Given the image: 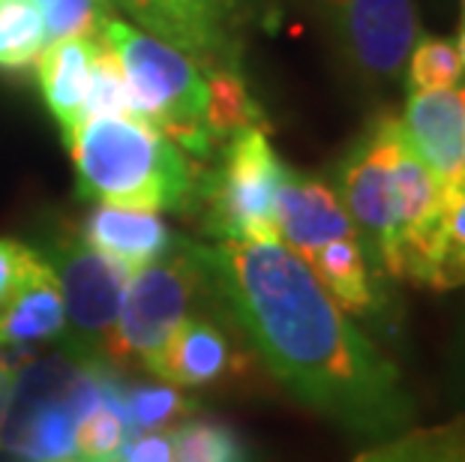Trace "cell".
<instances>
[{"label":"cell","instance_id":"cell-1","mask_svg":"<svg viewBox=\"0 0 465 462\" xmlns=\"http://www.w3.org/2000/svg\"><path fill=\"white\" fill-rule=\"evenodd\" d=\"M216 303L267 372L303 406L358 436H393L414 415L400 369L280 241L202 243Z\"/></svg>","mask_w":465,"mask_h":462},{"label":"cell","instance_id":"cell-2","mask_svg":"<svg viewBox=\"0 0 465 462\" xmlns=\"http://www.w3.org/2000/svg\"><path fill=\"white\" fill-rule=\"evenodd\" d=\"M336 195L379 273L423 285L444 186L411 151L397 114H381L342 156Z\"/></svg>","mask_w":465,"mask_h":462},{"label":"cell","instance_id":"cell-3","mask_svg":"<svg viewBox=\"0 0 465 462\" xmlns=\"http://www.w3.org/2000/svg\"><path fill=\"white\" fill-rule=\"evenodd\" d=\"M78 195L142 211H193L199 174L174 142L135 117H87L66 135Z\"/></svg>","mask_w":465,"mask_h":462},{"label":"cell","instance_id":"cell-4","mask_svg":"<svg viewBox=\"0 0 465 462\" xmlns=\"http://www.w3.org/2000/svg\"><path fill=\"white\" fill-rule=\"evenodd\" d=\"M121 390L117 363L69 346L18 360L0 420V447L27 462L73 459L78 420Z\"/></svg>","mask_w":465,"mask_h":462},{"label":"cell","instance_id":"cell-5","mask_svg":"<svg viewBox=\"0 0 465 462\" xmlns=\"http://www.w3.org/2000/svg\"><path fill=\"white\" fill-rule=\"evenodd\" d=\"M100 36L121 57L142 121L199 162L211 160L220 142L207 130V78L202 66L181 48L135 31L114 15L105 18Z\"/></svg>","mask_w":465,"mask_h":462},{"label":"cell","instance_id":"cell-6","mask_svg":"<svg viewBox=\"0 0 465 462\" xmlns=\"http://www.w3.org/2000/svg\"><path fill=\"white\" fill-rule=\"evenodd\" d=\"M211 291L202 243L177 238L163 259L133 270L124 310L108 342V360L133 363L151 372L177 324L190 319L195 303Z\"/></svg>","mask_w":465,"mask_h":462},{"label":"cell","instance_id":"cell-7","mask_svg":"<svg viewBox=\"0 0 465 462\" xmlns=\"http://www.w3.org/2000/svg\"><path fill=\"white\" fill-rule=\"evenodd\" d=\"M285 165L276 156L262 126L232 135L223 147L220 165L204 172L195 190L202 225L220 241H280L276 231V195L285 181Z\"/></svg>","mask_w":465,"mask_h":462},{"label":"cell","instance_id":"cell-8","mask_svg":"<svg viewBox=\"0 0 465 462\" xmlns=\"http://www.w3.org/2000/svg\"><path fill=\"white\" fill-rule=\"evenodd\" d=\"M39 252L52 264L61 282L66 310V330L61 337L64 346L84 351V355L108 358V342L124 310L133 270L87 243L82 231L57 234Z\"/></svg>","mask_w":465,"mask_h":462},{"label":"cell","instance_id":"cell-9","mask_svg":"<svg viewBox=\"0 0 465 462\" xmlns=\"http://www.w3.org/2000/svg\"><path fill=\"white\" fill-rule=\"evenodd\" d=\"M358 70L397 78L420 36L414 0H312Z\"/></svg>","mask_w":465,"mask_h":462},{"label":"cell","instance_id":"cell-10","mask_svg":"<svg viewBox=\"0 0 465 462\" xmlns=\"http://www.w3.org/2000/svg\"><path fill=\"white\" fill-rule=\"evenodd\" d=\"M223 310V307H220ZM252 346L229 312L190 316L177 324L151 376L174 388H223L246 381L252 372Z\"/></svg>","mask_w":465,"mask_h":462},{"label":"cell","instance_id":"cell-11","mask_svg":"<svg viewBox=\"0 0 465 462\" xmlns=\"http://www.w3.org/2000/svg\"><path fill=\"white\" fill-rule=\"evenodd\" d=\"M237 0H138L130 18L211 70H237L232 25Z\"/></svg>","mask_w":465,"mask_h":462},{"label":"cell","instance_id":"cell-12","mask_svg":"<svg viewBox=\"0 0 465 462\" xmlns=\"http://www.w3.org/2000/svg\"><path fill=\"white\" fill-rule=\"evenodd\" d=\"M402 133L420 162L450 186L465 174V84L411 91L402 108Z\"/></svg>","mask_w":465,"mask_h":462},{"label":"cell","instance_id":"cell-13","mask_svg":"<svg viewBox=\"0 0 465 462\" xmlns=\"http://www.w3.org/2000/svg\"><path fill=\"white\" fill-rule=\"evenodd\" d=\"M276 231L282 247H289L303 261L328 243L358 234L336 190L294 169L285 172L276 195Z\"/></svg>","mask_w":465,"mask_h":462},{"label":"cell","instance_id":"cell-14","mask_svg":"<svg viewBox=\"0 0 465 462\" xmlns=\"http://www.w3.org/2000/svg\"><path fill=\"white\" fill-rule=\"evenodd\" d=\"M66 330V310L61 282L43 252H27L25 268L0 312V346H31L61 339Z\"/></svg>","mask_w":465,"mask_h":462},{"label":"cell","instance_id":"cell-15","mask_svg":"<svg viewBox=\"0 0 465 462\" xmlns=\"http://www.w3.org/2000/svg\"><path fill=\"white\" fill-rule=\"evenodd\" d=\"M82 238L94 243L96 250L112 255L130 270L144 268L156 259H163L177 243L174 231L156 216V211L124 208V204H103L84 216Z\"/></svg>","mask_w":465,"mask_h":462},{"label":"cell","instance_id":"cell-16","mask_svg":"<svg viewBox=\"0 0 465 462\" xmlns=\"http://www.w3.org/2000/svg\"><path fill=\"white\" fill-rule=\"evenodd\" d=\"M94 48H96V36H64V39H52L36 57L39 87H43L48 112L61 123L64 139L82 123Z\"/></svg>","mask_w":465,"mask_h":462},{"label":"cell","instance_id":"cell-17","mask_svg":"<svg viewBox=\"0 0 465 462\" xmlns=\"http://www.w3.org/2000/svg\"><path fill=\"white\" fill-rule=\"evenodd\" d=\"M315 280L324 285V291L336 300L345 316H372L381 303L379 291V268L366 255L361 238H342L322 247L306 259Z\"/></svg>","mask_w":465,"mask_h":462},{"label":"cell","instance_id":"cell-18","mask_svg":"<svg viewBox=\"0 0 465 462\" xmlns=\"http://www.w3.org/2000/svg\"><path fill=\"white\" fill-rule=\"evenodd\" d=\"M354 462H465V418L439 427L405 429L366 447Z\"/></svg>","mask_w":465,"mask_h":462},{"label":"cell","instance_id":"cell-19","mask_svg":"<svg viewBox=\"0 0 465 462\" xmlns=\"http://www.w3.org/2000/svg\"><path fill=\"white\" fill-rule=\"evenodd\" d=\"M423 285L435 291H450L465 285V174L444 186L441 220L435 229Z\"/></svg>","mask_w":465,"mask_h":462},{"label":"cell","instance_id":"cell-20","mask_svg":"<svg viewBox=\"0 0 465 462\" xmlns=\"http://www.w3.org/2000/svg\"><path fill=\"white\" fill-rule=\"evenodd\" d=\"M121 408L130 432H153V429H174L177 424L190 420L199 411V402L190 399L181 388L168 381H124Z\"/></svg>","mask_w":465,"mask_h":462},{"label":"cell","instance_id":"cell-21","mask_svg":"<svg viewBox=\"0 0 465 462\" xmlns=\"http://www.w3.org/2000/svg\"><path fill=\"white\" fill-rule=\"evenodd\" d=\"M264 114L252 100L250 87L237 70H211L207 73V130L216 142L262 126Z\"/></svg>","mask_w":465,"mask_h":462},{"label":"cell","instance_id":"cell-22","mask_svg":"<svg viewBox=\"0 0 465 462\" xmlns=\"http://www.w3.org/2000/svg\"><path fill=\"white\" fill-rule=\"evenodd\" d=\"M103 114H121V117L142 121V112H138L130 82H126L121 57L114 54V48L108 45L103 36H96L82 121H87V117H103Z\"/></svg>","mask_w":465,"mask_h":462},{"label":"cell","instance_id":"cell-23","mask_svg":"<svg viewBox=\"0 0 465 462\" xmlns=\"http://www.w3.org/2000/svg\"><path fill=\"white\" fill-rule=\"evenodd\" d=\"M174 457L177 462H255L229 424L199 415L174 427Z\"/></svg>","mask_w":465,"mask_h":462},{"label":"cell","instance_id":"cell-24","mask_svg":"<svg viewBox=\"0 0 465 462\" xmlns=\"http://www.w3.org/2000/svg\"><path fill=\"white\" fill-rule=\"evenodd\" d=\"M45 45V22L34 0H0V66H31Z\"/></svg>","mask_w":465,"mask_h":462},{"label":"cell","instance_id":"cell-25","mask_svg":"<svg viewBox=\"0 0 465 462\" xmlns=\"http://www.w3.org/2000/svg\"><path fill=\"white\" fill-rule=\"evenodd\" d=\"M460 78L462 64L457 45L441 36H418L409 54L411 91H444V87H457Z\"/></svg>","mask_w":465,"mask_h":462},{"label":"cell","instance_id":"cell-26","mask_svg":"<svg viewBox=\"0 0 465 462\" xmlns=\"http://www.w3.org/2000/svg\"><path fill=\"white\" fill-rule=\"evenodd\" d=\"M130 427H126L121 397L105 406L87 411L75 427V457L94 462H112L117 450L124 447Z\"/></svg>","mask_w":465,"mask_h":462},{"label":"cell","instance_id":"cell-27","mask_svg":"<svg viewBox=\"0 0 465 462\" xmlns=\"http://www.w3.org/2000/svg\"><path fill=\"white\" fill-rule=\"evenodd\" d=\"M43 13L48 43L64 36H100L105 18H112L108 0H34Z\"/></svg>","mask_w":465,"mask_h":462},{"label":"cell","instance_id":"cell-28","mask_svg":"<svg viewBox=\"0 0 465 462\" xmlns=\"http://www.w3.org/2000/svg\"><path fill=\"white\" fill-rule=\"evenodd\" d=\"M112 462H177L174 457V429L130 432L124 447Z\"/></svg>","mask_w":465,"mask_h":462},{"label":"cell","instance_id":"cell-29","mask_svg":"<svg viewBox=\"0 0 465 462\" xmlns=\"http://www.w3.org/2000/svg\"><path fill=\"white\" fill-rule=\"evenodd\" d=\"M27 252H31L27 243H18L13 238H0V312H4L9 294L15 289Z\"/></svg>","mask_w":465,"mask_h":462},{"label":"cell","instance_id":"cell-30","mask_svg":"<svg viewBox=\"0 0 465 462\" xmlns=\"http://www.w3.org/2000/svg\"><path fill=\"white\" fill-rule=\"evenodd\" d=\"M15 363L18 360L0 355V420H4V408H6V399H9V388H13Z\"/></svg>","mask_w":465,"mask_h":462},{"label":"cell","instance_id":"cell-31","mask_svg":"<svg viewBox=\"0 0 465 462\" xmlns=\"http://www.w3.org/2000/svg\"><path fill=\"white\" fill-rule=\"evenodd\" d=\"M108 4H112V6H117V9H121V13H126V15H130V13H133V6L138 4V0H108Z\"/></svg>","mask_w":465,"mask_h":462},{"label":"cell","instance_id":"cell-32","mask_svg":"<svg viewBox=\"0 0 465 462\" xmlns=\"http://www.w3.org/2000/svg\"><path fill=\"white\" fill-rule=\"evenodd\" d=\"M457 52H460V64H462V73H465V27H462V34H460Z\"/></svg>","mask_w":465,"mask_h":462},{"label":"cell","instance_id":"cell-33","mask_svg":"<svg viewBox=\"0 0 465 462\" xmlns=\"http://www.w3.org/2000/svg\"><path fill=\"white\" fill-rule=\"evenodd\" d=\"M0 462H27V459L15 457V454H9V450H4V447H0Z\"/></svg>","mask_w":465,"mask_h":462},{"label":"cell","instance_id":"cell-34","mask_svg":"<svg viewBox=\"0 0 465 462\" xmlns=\"http://www.w3.org/2000/svg\"><path fill=\"white\" fill-rule=\"evenodd\" d=\"M61 462H94V459H82V457H73V459H61Z\"/></svg>","mask_w":465,"mask_h":462},{"label":"cell","instance_id":"cell-35","mask_svg":"<svg viewBox=\"0 0 465 462\" xmlns=\"http://www.w3.org/2000/svg\"><path fill=\"white\" fill-rule=\"evenodd\" d=\"M462 18H465V0H462Z\"/></svg>","mask_w":465,"mask_h":462}]
</instances>
